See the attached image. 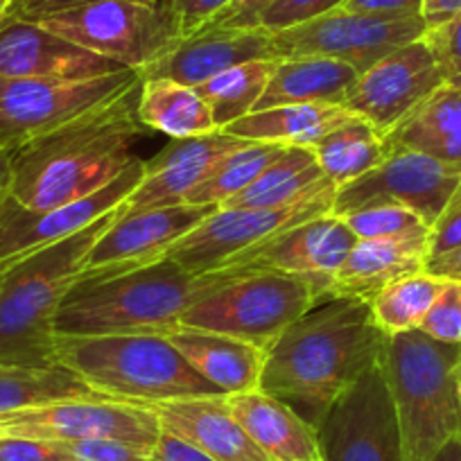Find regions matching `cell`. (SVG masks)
Masks as SVG:
<instances>
[{"instance_id":"obj_31","label":"cell","mask_w":461,"mask_h":461,"mask_svg":"<svg viewBox=\"0 0 461 461\" xmlns=\"http://www.w3.org/2000/svg\"><path fill=\"white\" fill-rule=\"evenodd\" d=\"M61 401H109L61 365H0V414L34 410Z\"/></svg>"},{"instance_id":"obj_30","label":"cell","mask_w":461,"mask_h":461,"mask_svg":"<svg viewBox=\"0 0 461 461\" xmlns=\"http://www.w3.org/2000/svg\"><path fill=\"white\" fill-rule=\"evenodd\" d=\"M136 115L145 130L166 134L172 140L217 131L211 109L197 88L172 79H140Z\"/></svg>"},{"instance_id":"obj_29","label":"cell","mask_w":461,"mask_h":461,"mask_svg":"<svg viewBox=\"0 0 461 461\" xmlns=\"http://www.w3.org/2000/svg\"><path fill=\"white\" fill-rule=\"evenodd\" d=\"M335 188L310 148H283L258 179L217 208H278Z\"/></svg>"},{"instance_id":"obj_36","label":"cell","mask_w":461,"mask_h":461,"mask_svg":"<svg viewBox=\"0 0 461 461\" xmlns=\"http://www.w3.org/2000/svg\"><path fill=\"white\" fill-rule=\"evenodd\" d=\"M357 240L375 238H416L428 236L429 224L411 208L398 203H378V206L357 208L341 215Z\"/></svg>"},{"instance_id":"obj_7","label":"cell","mask_w":461,"mask_h":461,"mask_svg":"<svg viewBox=\"0 0 461 461\" xmlns=\"http://www.w3.org/2000/svg\"><path fill=\"white\" fill-rule=\"evenodd\" d=\"M220 276L215 287L184 312L179 326L220 332L269 351L278 337L323 299L310 278L292 274H240Z\"/></svg>"},{"instance_id":"obj_33","label":"cell","mask_w":461,"mask_h":461,"mask_svg":"<svg viewBox=\"0 0 461 461\" xmlns=\"http://www.w3.org/2000/svg\"><path fill=\"white\" fill-rule=\"evenodd\" d=\"M276 64L278 57L245 61V64L233 66L197 86V93L211 109L217 131L229 127L230 122L240 121L256 109Z\"/></svg>"},{"instance_id":"obj_25","label":"cell","mask_w":461,"mask_h":461,"mask_svg":"<svg viewBox=\"0 0 461 461\" xmlns=\"http://www.w3.org/2000/svg\"><path fill=\"white\" fill-rule=\"evenodd\" d=\"M226 405L272 461H321L317 429L278 398L256 389L230 393Z\"/></svg>"},{"instance_id":"obj_35","label":"cell","mask_w":461,"mask_h":461,"mask_svg":"<svg viewBox=\"0 0 461 461\" xmlns=\"http://www.w3.org/2000/svg\"><path fill=\"white\" fill-rule=\"evenodd\" d=\"M281 145L269 143H245L242 148L226 154L220 163L211 170V175L190 190L185 203L193 206H221L226 199L236 197L245 188H249L260 172L276 158Z\"/></svg>"},{"instance_id":"obj_14","label":"cell","mask_w":461,"mask_h":461,"mask_svg":"<svg viewBox=\"0 0 461 461\" xmlns=\"http://www.w3.org/2000/svg\"><path fill=\"white\" fill-rule=\"evenodd\" d=\"M459 184L461 167L416 149H387L374 170L335 190L330 212L341 217L365 206L398 203L432 226Z\"/></svg>"},{"instance_id":"obj_10","label":"cell","mask_w":461,"mask_h":461,"mask_svg":"<svg viewBox=\"0 0 461 461\" xmlns=\"http://www.w3.org/2000/svg\"><path fill=\"white\" fill-rule=\"evenodd\" d=\"M337 188L278 208H215L172 245L166 258L193 274H211L285 230L332 211Z\"/></svg>"},{"instance_id":"obj_21","label":"cell","mask_w":461,"mask_h":461,"mask_svg":"<svg viewBox=\"0 0 461 461\" xmlns=\"http://www.w3.org/2000/svg\"><path fill=\"white\" fill-rule=\"evenodd\" d=\"M245 143L249 140L236 139L224 131L172 140L152 161H145L143 179L121 208L125 212H136L145 208L185 203L190 190L197 188L226 154Z\"/></svg>"},{"instance_id":"obj_41","label":"cell","mask_w":461,"mask_h":461,"mask_svg":"<svg viewBox=\"0 0 461 461\" xmlns=\"http://www.w3.org/2000/svg\"><path fill=\"white\" fill-rule=\"evenodd\" d=\"M461 247V184L447 199L441 215L429 226L428 236V258Z\"/></svg>"},{"instance_id":"obj_2","label":"cell","mask_w":461,"mask_h":461,"mask_svg":"<svg viewBox=\"0 0 461 461\" xmlns=\"http://www.w3.org/2000/svg\"><path fill=\"white\" fill-rule=\"evenodd\" d=\"M139 93L140 82L118 100L14 149L10 197L30 211H50L106 188L139 158L134 148L149 131L136 115Z\"/></svg>"},{"instance_id":"obj_4","label":"cell","mask_w":461,"mask_h":461,"mask_svg":"<svg viewBox=\"0 0 461 461\" xmlns=\"http://www.w3.org/2000/svg\"><path fill=\"white\" fill-rule=\"evenodd\" d=\"M118 208L75 236L5 265L0 276V365H57L55 314Z\"/></svg>"},{"instance_id":"obj_11","label":"cell","mask_w":461,"mask_h":461,"mask_svg":"<svg viewBox=\"0 0 461 461\" xmlns=\"http://www.w3.org/2000/svg\"><path fill=\"white\" fill-rule=\"evenodd\" d=\"M317 443L321 461H405L398 411L380 362L328 407Z\"/></svg>"},{"instance_id":"obj_38","label":"cell","mask_w":461,"mask_h":461,"mask_svg":"<svg viewBox=\"0 0 461 461\" xmlns=\"http://www.w3.org/2000/svg\"><path fill=\"white\" fill-rule=\"evenodd\" d=\"M341 3L344 0H276L260 16L258 30H265L269 34L285 32L296 25L310 23L328 12H335Z\"/></svg>"},{"instance_id":"obj_43","label":"cell","mask_w":461,"mask_h":461,"mask_svg":"<svg viewBox=\"0 0 461 461\" xmlns=\"http://www.w3.org/2000/svg\"><path fill=\"white\" fill-rule=\"evenodd\" d=\"M175 19L179 39L197 32L199 28L208 23L221 7H226L230 0H163Z\"/></svg>"},{"instance_id":"obj_9","label":"cell","mask_w":461,"mask_h":461,"mask_svg":"<svg viewBox=\"0 0 461 461\" xmlns=\"http://www.w3.org/2000/svg\"><path fill=\"white\" fill-rule=\"evenodd\" d=\"M140 82L139 70H118L95 79L0 77V152L59 130L77 115L118 100Z\"/></svg>"},{"instance_id":"obj_49","label":"cell","mask_w":461,"mask_h":461,"mask_svg":"<svg viewBox=\"0 0 461 461\" xmlns=\"http://www.w3.org/2000/svg\"><path fill=\"white\" fill-rule=\"evenodd\" d=\"M423 272L443 278V281H461V247L428 258Z\"/></svg>"},{"instance_id":"obj_1","label":"cell","mask_w":461,"mask_h":461,"mask_svg":"<svg viewBox=\"0 0 461 461\" xmlns=\"http://www.w3.org/2000/svg\"><path fill=\"white\" fill-rule=\"evenodd\" d=\"M384 339L366 301H321L269 348L260 392L285 402L317 429L339 393L378 365Z\"/></svg>"},{"instance_id":"obj_19","label":"cell","mask_w":461,"mask_h":461,"mask_svg":"<svg viewBox=\"0 0 461 461\" xmlns=\"http://www.w3.org/2000/svg\"><path fill=\"white\" fill-rule=\"evenodd\" d=\"M125 70L118 61L79 48L34 21L0 19V77L95 79Z\"/></svg>"},{"instance_id":"obj_26","label":"cell","mask_w":461,"mask_h":461,"mask_svg":"<svg viewBox=\"0 0 461 461\" xmlns=\"http://www.w3.org/2000/svg\"><path fill=\"white\" fill-rule=\"evenodd\" d=\"M357 70L328 57H278L254 111L287 104H344Z\"/></svg>"},{"instance_id":"obj_37","label":"cell","mask_w":461,"mask_h":461,"mask_svg":"<svg viewBox=\"0 0 461 461\" xmlns=\"http://www.w3.org/2000/svg\"><path fill=\"white\" fill-rule=\"evenodd\" d=\"M419 330L443 344H461V281H446Z\"/></svg>"},{"instance_id":"obj_6","label":"cell","mask_w":461,"mask_h":461,"mask_svg":"<svg viewBox=\"0 0 461 461\" xmlns=\"http://www.w3.org/2000/svg\"><path fill=\"white\" fill-rule=\"evenodd\" d=\"M55 362L109 401L149 405L226 396L158 335L55 337Z\"/></svg>"},{"instance_id":"obj_22","label":"cell","mask_w":461,"mask_h":461,"mask_svg":"<svg viewBox=\"0 0 461 461\" xmlns=\"http://www.w3.org/2000/svg\"><path fill=\"white\" fill-rule=\"evenodd\" d=\"M163 429L185 438L215 461H272L230 414L226 396L149 402Z\"/></svg>"},{"instance_id":"obj_5","label":"cell","mask_w":461,"mask_h":461,"mask_svg":"<svg viewBox=\"0 0 461 461\" xmlns=\"http://www.w3.org/2000/svg\"><path fill=\"white\" fill-rule=\"evenodd\" d=\"M405 461H432L461 434V344H443L423 330L387 335L380 357Z\"/></svg>"},{"instance_id":"obj_51","label":"cell","mask_w":461,"mask_h":461,"mask_svg":"<svg viewBox=\"0 0 461 461\" xmlns=\"http://www.w3.org/2000/svg\"><path fill=\"white\" fill-rule=\"evenodd\" d=\"M432 461H461V434L459 437L450 438V441L434 455Z\"/></svg>"},{"instance_id":"obj_54","label":"cell","mask_w":461,"mask_h":461,"mask_svg":"<svg viewBox=\"0 0 461 461\" xmlns=\"http://www.w3.org/2000/svg\"><path fill=\"white\" fill-rule=\"evenodd\" d=\"M148 461H154V459H148Z\"/></svg>"},{"instance_id":"obj_18","label":"cell","mask_w":461,"mask_h":461,"mask_svg":"<svg viewBox=\"0 0 461 461\" xmlns=\"http://www.w3.org/2000/svg\"><path fill=\"white\" fill-rule=\"evenodd\" d=\"M357 238L339 215H319L285 230L267 245L238 256L217 272L229 276L240 274H292L310 278L328 299V285L337 269L344 265Z\"/></svg>"},{"instance_id":"obj_32","label":"cell","mask_w":461,"mask_h":461,"mask_svg":"<svg viewBox=\"0 0 461 461\" xmlns=\"http://www.w3.org/2000/svg\"><path fill=\"white\" fill-rule=\"evenodd\" d=\"M310 149L335 188L365 176L387 154L383 136L362 118L344 122Z\"/></svg>"},{"instance_id":"obj_50","label":"cell","mask_w":461,"mask_h":461,"mask_svg":"<svg viewBox=\"0 0 461 461\" xmlns=\"http://www.w3.org/2000/svg\"><path fill=\"white\" fill-rule=\"evenodd\" d=\"M12 176V152H0V202L10 193Z\"/></svg>"},{"instance_id":"obj_3","label":"cell","mask_w":461,"mask_h":461,"mask_svg":"<svg viewBox=\"0 0 461 461\" xmlns=\"http://www.w3.org/2000/svg\"><path fill=\"white\" fill-rule=\"evenodd\" d=\"M220 276L163 258L111 276H77L55 314V337L167 335Z\"/></svg>"},{"instance_id":"obj_46","label":"cell","mask_w":461,"mask_h":461,"mask_svg":"<svg viewBox=\"0 0 461 461\" xmlns=\"http://www.w3.org/2000/svg\"><path fill=\"white\" fill-rule=\"evenodd\" d=\"M88 3H102V0H14L10 14L16 19L39 21L43 16L57 14V12L70 10V7L88 5ZM134 3H149V5H161L163 0H134Z\"/></svg>"},{"instance_id":"obj_13","label":"cell","mask_w":461,"mask_h":461,"mask_svg":"<svg viewBox=\"0 0 461 461\" xmlns=\"http://www.w3.org/2000/svg\"><path fill=\"white\" fill-rule=\"evenodd\" d=\"M158 434L161 423L149 407L118 401H61L34 410L0 414V438H115L152 455Z\"/></svg>"},{"instance_id":"obj_8","label":"cell","mask_w":461,"mask_h":461,"mask_svg":"<svg viewBox=\"0 0 461 461\" xmlns=\"http://www.w3.org/2000/svg\"><path fill=\"white\" fill-rule=\"evenodd\" d=\"M34 23L131 70H143L179 39L166 3L102 0L43 16Z\"/></svg>"},{"instance_id":"obj_24","label":"cell","mask_w":461,"mask_h":461,"mask_svg":"<svg viewBox=\"0 0 461 461\" xmlns=\"http://www.w3.org/2000/svg\"><path fill=\"white\" fill-rule=\"evenodd\" d=\"M428 236L357 240L330 278L328 299L351 296L369 303L389 283L423 272L428 263Z\"/></svg>"},{"instance_id":"obj_45","label":"cell","mask_w":461,"mask_h":461,"mask_svg":"<svg viewBox=\"0 0 461 461\" xmlns=\"http://www.w3.org/2000/svg\"><path fill=\"white\" fill-rule=\"evenodd\" d=\"M420 7L423 0H344L337 10L346 14L407 19V16H420Z\"/></svg>"},{"instance_id":"obj_47","label":"cell","mask_w":461,"mask_h":461,"mask_svg":"<svg viewBox=\"0 0 461 461\" xmlns=\"http://www.w3.org/2000/svg\"><path fill=\"white\" fill-rule=\"evenodd\" d=\"M154 461H215L212 456H208L206 452L199 450L197 446L188 443L185 438L176 437V434L167 432L161 428L158 434V441L154 446L152 452Z\"/></svg>"},{"instance_id":"obj_39","label":"cell","mask_w":461,"mask_h":461,"mask_svg":"<svg viewBox=\"0 0 461 461\" xmlns=\"http://www.w3.org/2000/svg\"><path fill=\"white\" fill-rule=\"evenodd\" d=\"M423 39L432 48L434 59L441 68L443 84L461 88V14L438 28L425 30Z\"/></svg>"},{"instance_id":"obj_15","label":"cell","mask_w":461,"mask_h":461,"mask_svg":"<svg viewBox=\"0 0 461 461\" xmlns=\"http://www.w3.org/2000/svg\"><path fill=\"white\" fill-rule=\"evenodd\" d=\"M441 86V68L432 48L420 37L357 75L341 106L369 122L384 139Z\"/></svg>"},{"instance_id":"obj_17","label":"cell","mask_w":461,"mask_h":461,"mask_svg":"<svg viewBox=\"0 0 461 461\" xmlns=\"http://www.w3.org/2000/svg\"><path fill=\"white\" fill-rule=\"evenodd\" d=\"M215 208L193 203L145 208L136 212L118 208L113 224L88 251L79 276H111L158 263L166 258L176 240H181Z\"/></svg>"},{"instance_id":"obj_16","label":"cell","mask_w":461,"mask_h":461,"mask_svg":"<svg viewBox=\"0 0 461 461\" xmlns=\"http://www.w3.org/2000/svg\"><path fill=\"white\" fill-rule=\"evenodd\" d=\"M145 172V161L136 158L121 176L91 197L50 211H30L7 197L0 202V265H10L39 249L75 236L93 221L127 202Z\"/></svg>"},{"instance_id":"obj_27","label":"cell","mask_w":461,"mask_h":461,"mask_svg":"<svg viewBox=\"0 0 461 461\" xmlns=\"http://www.w3.org/2000/svg\"><path fill=\"white\" fill-rule=\"evenodd\" d=\"M357 115L341 104H287L265 111H251L240 121L224 127V134L251 143H269L281 148H312L344 122Z\"/></svg>"},{"instance_id":"obj_40","label":"cell","mask_w":461,"mask_h":461,"mask_svg":"<svg viewBox=\"0 0 461 461\" xmlns=\"http://www.w3.org/2000/svg\"><path fill=\"white\" fill-rule=\"evenodd\" d=\"M70 452L73 461H148L152 455L115 438H82V441H59Z\"/></svg>"},{"instance_id":"obj_44","label":"cell","mask_w":461,"mask_h":461,"mask_svg":"<svg viewBox=\"0 0 461 461\" xmlns=\"http://www.w3.org/2000/svg\"><path fill=\"white\" fill-rule=\"evenodd\" d=\"M276 0H230L221 7L203 28H229V30H258L260 16ZM202 30V28H199Z\"/></svg>"},{"instance_id":"obj_48","label":"cell","mask_w":461,"mask_h":461,"mask_svg":"<svg viewBox=\"0 0 461 461\" xmlns=\"http://www.w3.org/2000/svg\"><path fill=\"white\" fill-rule=\"evenodd\" d=\"M456 14H461V0H423L420 7V19L428 30L447 23Z\"/></svg>"},{"instance_id":"obj_53","label":"cell","mask_w":461,"mask_h":461,"mask_svg":"<svg viewBox=\"0 0 461 461\" xmlns=\"http://www.w3.org/2000/svg\"><path fill=\"white\" fill-rule=\"evenodd\" d=\"M3 269H5V265H0V276H3Z\"/></svg>"},{"instance_id":"obj_34","label":"cell","mask_w":461,"mask_h":461,"mask_svg":"<svg viewBox=\"0 0 461 461\" xmlns=\"http://www.w3.org/2000/svg\"><path fill=\"white\" fill-rule=\"evenodd\" d=\"M443 278L428 272H416L389 283L369 301L375 323L384 335L414 330L420 326L428 310L443 287Z\"/></svg>"},{"instance_id":"obj_28","label":"cell","mask_w":461,"mask_h":461,"mask_svg":"<svg viewBox=\"0 0 461 461\" xmlns=\"http://www.w3.org/2000/svg\"><path fill=\"white\" fill-rule=\"evenodd\" d=\"M407 148L461 167V88L447 86L432 93L405 121L384 136V149Z\"/></svg>"},{"instance_id":"obj_12","label":"cell","mask_w":461,"mask_h":461,"mask_svg":"<svg viewBox=\"0 0 461 461\" xmlns=\"http://www.w3.org/2000/svg\"><path fill=\"white\" fill-rule=\"evenodd\" d=\"M425 30L420 16L389 19L335 10L310 23L272 34V46L276 57H328L365 73L389 52L419 41Z\"/></svg>"},{"instance_id":"obj_42","label":"cell","mask_w":461,"mask_h":461,"mask_svg":"<svg viewBox=\"0 0 461 461\" xmlns=\"http://www.w3.org/2000/svg\"><path fill=\"white\" fill-rule=\"evenodd\" d=\"M0 461H73V456L59 441L3 437Z\"/></svg>"},{"instance_id":"obj_20","label":"cell","mask_w":461,"mask_h":461,"mask_svg":"<svg viewBox=\"0 0 461 461\" xmlns=\"http://www.w3.org/2000/svg\"><path fill=\"white\" fill-rule=\"evenodd\" d=\"M274 57L272 34L265 30L202 28L176 39L170 50L139 70V75L140 79H172L197 88L233 66Z\"/></svg>"},{"instance_id":"obj_23","label":"cell","mask_w":461,"mask_h":461,"mask_svg":"<svg viewBox=\"0 0 461 461\" xmlns=\"http://www.w3.org/2000/svg\"><path fill=\"white\" fill-rule=\"evenodd\" d=\"M166 337L184 360L226 396L260 389L267 351L249 341L199 328L176 326Z\"/></svg>"},{"instance_id":"obj_52","label":"cell","mask_w":461,"mask_h":461,"mask_svg":"<svg viewBox=\"0 0 461 461\" xmlns=\"http://www.w3.org/2000/svg\"><path fill=\"white\" fill-rule=\"evenodd\" d=\"M12 5H14V0H0V19L10 14Z\"/></svg>"}]
</instances>
